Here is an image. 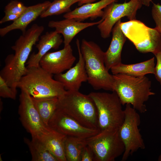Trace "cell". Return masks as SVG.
<instances>
[{
    "label": "cell",
    "mask_w": 161,
    "mask_h": 161,
    "mask_svg": "<svg viewBox=\"0 0 161 161\" xmlns=\"http://www.w3.org/2000/svg\"><path fill=\"white\" fill-rule=\"evenodd\" d=\"M18 113L20 121L32 137L41 139L50 134L53 129L46 125L36 108L31 96L21 90L19 95Z\"/></svg>",
    "instance_id": "cell-9"
},
{
    "label": "cell",
    "mask_w": 161,
    "mask_h": 161,
    "mask_svg": "<svg viewBox=\"0 0 161 161\" xmlns=\"http://www.w3.org/2000/svg\"><path fill=\"white\" fill-rule=\"evenodd\" d=\"M44 29L42 26L33 24L11 47L14 54L9 55L6 57L0 76L12 88L17 89L21 78L26 73L27 68L25 64L33 46L39 41Z\"/></svg>",
    "instance_id": "cell-1"
},
{
    "label": "cell",
    "mask_w": 161,
    "mask_h": 161,
    "mask_svg": "<svg viewBox=\"0 0 161 161\" xmlns=\"http://www.w3.org/2000/svg\"><path fill=\"white\" fill-rule=\"evenodd\" d=\"M66 137L54 130L49 134L40 140L58 161H66L65 150Z\"/></svg>",
    "instance_id": "cell-21"
},
{
    "label": "cell",
    "mask_w": 161,
    "mask_h": 161,
    "mask_svg": "<svg viewBox=\"0 0 161 161\" xmlns=\"http://www.w3.org/2000/svg\"><path fill=\"white\" fill-rule=\"evenodd\" d=\"M51 2L45 1L27 7L26 10L17 20L10 24L0 29V35L3 37L10 32L16 29L19 30L22 33H24L28 25L40 16L48 7Z\"/></svg>",
    "instance_id": "cell-16"
},
{
    "label": "cell",
    "mask_w": 161,
    "mask_h": 161,
    "mask_svg": "<svg viewBox=\"0 0 161 161\" xmlns=\"http://www.w3.org/2000/svg\"><path fill=\"white\" fill-rule=\"evenodd\" d=\"M81 161H94L93 152L91 148L86 145L82 152Z\"/></svg>",
    "instance_id": "cell-31"
},
{
    "label": "cell",
    "mask_w": 161,
    "mask_h": 161,
    "mask_svg": "<svg viewBox=\"0 0 161 161\" xmlns=\"http://www.w3.org/2000/svg\"><path fill=\"white\" fill-rule=\"evenodd\" d=\"M154 55L157 59V64L154 75L161 85V50Z\"/></svg>",
    "instance_id": "cell-30"
},
{
    "label": "cell",
    "mask_w": 161,
    "mask_h": 161,
    "mask_svg": "<svg viewBox=\"0 0 161 161\" xmlns=\"http://www.w3.org/2000/svg\"><path fill=\"white\" fill-rule=\"evenodd\" d=\"M152 18L155 24V28L161 35V4L154 3L151 9Z\"/></svg>",
    "instance_id": "cell-29"
},
{
    "label": "cell",
    "mask_w": 161,
    "mask_h": 161,
    "mask_svg": "<svg viewBox=\"0 0 161 161\" xmlns=\"http://www.w3.org/2000/svg\"><path fill=\"white\" fill-rule=\"evenodd\" d=\"M143 5L148 7L152 0H140Z\"/></svg>",
    "instance_id": "cell-34"
},
{
    "label": "cell",
    "mask_w": 161,
    "mask_h": 161,
    "mask_svg": "<svg viewBox=\"0 0 161 161\" xmlns=\"http://www.w3.org/2000/svg\"><path fill=\"white\" fill-rule=\"evenodd\" d=\"M31 97L42 120L46 125L48 126L49 120L57 109L58 97Z\"/></svg>",
    "instance_id": "cell-22"
},
{
    "label": "cell",
    "mask_w": 161,
    "mask_h": 161,
    "mask_svg": "<svg viewBox=\"0 0 161 161\" xmlns=\"http://www.w3.org/2000/svg\"><path fill=\"white\" fill-rule=\"evenodd\" d=\"M80 48L89 83L94 89L112 92L114 78L105 66L104 52L96 43L85 39L82 40Z\"/></svg>",
    "instance_id": "cell-4"
},
{
    "label": "cell",
    "mask_w": 161,
    "mask_h": 161,
    "mask_svg": "<svg viewBox=\"0 0 161 161\" xmlns=\"http://www.w3.org/2000/svg\"><path fill=\"white\" fill-rule=\"evenodd\" d=\"M119 129H105L85 139L86 144L93 152L94 161H114L123 155L125 147L120 136Z\"/></svg>",
    "instance_id": "cell-7"
},
{
    "label": "cell",
    "mask_w": 161,
    "mask_h": 161,
    "mask_svg": "<svg viewBox=\"0 0 161 161\" xmlns=\"http://www.w3.org/2000/svg\"><path fill=\"white\" fill-rule=\"evenodd\" d=\"M134 45L141 53L151 52L155 55L161 50V35L155 27L150 28L149 38Z\"/></svg>",
    "instance_id": "cell-25"
},
{
    "label": "cell",
    "mask_w": 161,
    "mask_h": 161,
    "mask_svg": "<svg viewBox=\"0 0 161 161\" xmlns=\"http://www.w3.org/2000/svg\"><path fill=\"white\" fill-rule=\"evenodd\" d=\"M124 121L119 129L120 136L125 150L121 160H126L130 155L145 146L138 128L140 123V115L137 110L129 104L126 105Z\"/></svg>",
    "instance_id": "cell-8"
},
{
    "label": "cell",
    "mask_w": 161,
    "mask_h": 161,
    "mask_svg": "<svg viewBox=\"0 0 161 161\" xmlns=\"http://www.w3.org/2000/svg\"><path fill=\"white\" fill-rule=\"evenodd\" d=\"M155 64L154 58L139 63L126 64L122 63L112 67L110 69L113 75L126 74L130 75L140 77L147 74H154Z\"/></svg>",
    "instance_id": "cell-19"
},
{
    "label": "cell",
    "mask_w": 161,
    "mask_h": 161,
    "mask_svg": "<svg viewBox=\"0 0 161 161\" xmlns=\"http://www.w3.org/2000/svg\"><path fill=\"white\" fill-rule=\"evenodd\" d=\"M24 141L29 149L32 161H58L40 140L32 137L25 138Z\"/></svg>",
    "instance_id": "cell-23"
},
{
    "label": "cell",
    "mask_w": 161,
    "mask_h": 161,
    "mask_svg": "<svg viewBox=\"0 0 161 161\" xmlns=\"http://www.w3.org/2000/svg\"><path fill=\"white\" fill-rule=\"evenodd\" d=\"M26 7L21 2L17 0H12L5 7V14H14L21 15L26 10Z\"/></svg>",
    "instance_id": "cell-27"
},
{
    "label": "cell",
    "mask_w": 161,
    "mask_h": 161,
    "mask_svg": "<svg viewBox=\"0 0 161 161\" xmlns=\"http://www.w3.org/2000/svg\"><path fill=\"white\" fill-rule=\"evenodd\" d=\"M142 5L140 0H130L122 3L114 2L107 5L103 9L102 21L97 25L101 37H109L113 27L122 18L126 17L129 21L136 19L137 12Z\"/></svg>",
    "instance_id": "cell-10"
},
{
    "label": "cell",
    "mask_w": 161,
    "mask_h": 161,
    "mask_svg": "<svg viewBox=\"0 0 161 161\" xmlns=\"http://www.w3.org/2000/svg\"><path fill=\"white\" fill-rule=\"evenodd\" d=\"M117 0H100L97 2L85 4L65 13L63 17L65 18H74L80 21L88 18L93 20L98 17L102 18L104 13L103 9Z\"/></svg>",
    "instance_id": "cell-18"
},
{
    "label": "cell",
    "mask_w": 161,
    "mask_h": 161,
    "mask_svg": "<svg viewBox=\"0 0 161 161\" xmlns=\"http://www.w3.org/2000/svg\"><path fill=\"white\" fill-rule=\"evenodd\" d=\"M102 20L95 22H83L74 18H66L59 21H51L48 26L55 29L57 32L62 34L64 37V46L69 44L74 37L79 32L88 27L97 25Z\"/></svg>",
    "instance_id": "cell-14"
},
{
    "label": "cell",
    "mask_w": 161,
    "mask_h": 161,
    "mask_svg": "<svg viewBox=\"0 0 161 161\" xmlns=\"http://www.w3.org/2000/svg\"><path fill=\"white\" fill-rule=\"evenodd\" d=\"M80 0H54L48 7L40 15L44 18L53 15H58L71 11V6Z\"/></svg>",
    "instance_id": "cell-26"
},
{
    "label": "cell",
    "mask_w": 161,
    "mask_h": 161,
    "mask_svg": "<svg viewBox=\"0 0 161 161\" xmlns=\"http://www.w3.org/2000/svg\"><path fill=\"white\" fill-rule=\"evenodd\" d=\"M113 75V91L116 93L122 105L130 104L140 113L145 112L147 109L145 103L150 96L155 94L151 91V82L148 78L124 74Z\"/></svg>",
    "instance_id": "cell-2"
},
{
    "label": "cell",
    "mask_w": 161,
    "mask_h": 161,
    "mask_svg": "<svg viewBox=\"0 0 161 161\" xmlns=\"http://www.w3.org/2000/svg\"><path fill=\"white\" fill-rule=\"evenodd\" d=\"M121 20H119L113 27L110 45L104 52L105 64L108 71L112 67L122 63L121 52L126 37L121 28Z\"/></svg>",
    "instance_id": "cell-15"
},
{
    "label": "cell",
    "mask_w": 161,
    "mask_h": 161,
    "mask_svg": "<svg viewBox=\"0 0 161 161\" xmlns=\"http://www.w3.org/2000/svg\"><path fill=\"white\" fill-rule=\"evenodd\" d=\"M63 42L61 35L55 30L46 32L41 36L36 47L38 52H33L30 56L26 64L27 67L39 66L40 61L45 54L52 49H58Z\"/></svg>",
    "instance_id": "cell-17"
},
{
    "label": "cell",
    "mask_w": 161,
    "mask_h": 161,
    "mask_svg": "<svg viewBox=\"0 0 161 161\" xmlns=\"http://www.w3.org/2000/svg\"><path fill=\"white\" fill-rule=\"evenodd\" d=\"M27 68V72L20 79L18 88L25 91L31 96L59 97L66 92L63 85L40 66Z\"/></svg>",
    "instance_id": "cell-5"
},
{
    "label": "cell",
    "mask_w": 161,
    "mask_h": 161,
    "mask_svg": "<svg viewBox=\"0 0 161 161\" xmlns=\"http://www.w3.org/2000/svg\"><path fill=\"white\" fill-rule=\"evenodd\" d=\"M97 0H80L78 3V5L80 6L85 4L94 2Z\"/></svg>",
    "instance_id": "cell-33"
},
{
    "label": "cell",
    "mask_w": 161,
    "mask_h": 161,
    "mask_svg": "<svg viewBox=\"0 0 161 161\" xmlns=\"http://www.w3.org/2000/svg\"><path fill=\"white\" fill-rule=\"evenodd\" d=\"M17 94V89L9 86L5 80L0 76V97L15 100L16 98Z\"/></svg>",
    "instance_id": "cell-28"
},
{
    "label": "cell",
    "mask_w": 161,
    "mask_h": 161,
    "mask_svg": "<svg viewBox=\"0 0 161 161\" xmlns=\"http://www.w3.org/2000/svg\"><path fill=\"white\" fill-rule=\"evenodd\" d=\"M121 28L126 38L134 45L143 42L150 38V28L136 19L120 24Z\"/></svg>",
    "instance_id": "cell-20"
},
{
    "label": "cell",
    "mask_w": 161,
    "mask_h": 161,
    "mask_svg": "<svg viewBox=\"0 0 161 161\" xmlns=\"http://www.w3.org/2000/svg\"><path fill=\"white\" fill-rule=\"evenodd\" d=\"M85 139L66 136L65 142V150L66 161H81L83 148L86 145Z\"/></svg>",
    "instance_id": "cell-24"
},
{
    "label": "cell",
    "mask_w": 161,
    "mask_h": 161,
    "mask_svg": "<svg viewBox=\"0 0 161 161\" xmlns=\"http://www.w3.org/2000/svg\"><path fill=\"white\" fill-rule=\"evenodd\" d=\"M57 109L85 127L99 129L97 110L93 100L88 95L83 94L79 91L66 90L58 97Z\"/></svg>",
    "instance_id": "cell-3"
},
{
    "label": "cell",
    "mask_w": 161,
    "mask_h": 161,
    "mask_svg": "<svg viewBox=\"0 0 161 161\" xmlns=\"http://www.w3.org/2000/svg\"><path fill=\"white\" fill-rule=\"evenodd\" d=\"M48 126L66 136L86 139L97 134L100 131L85 127L64 113L57 109L49 120Z\"/></svg>",
    "instance_id": "cell-11"
},
{
    "label": "cell",
    "mask_w": 161,
    "mask_h": 161,
    "mask_svg": "<svg viewBox=\"0 0 161 161\" xmlns=\"http://www.w3.org/2000/svg\"><path fill=\"white\" fill-rule=\"evenodd\" d=\"M76 60L69 44L60 50L47 52L41 59L39 65L48 72L56 75L72 67Z\"/></svg>",
    "instance_id": "cell-12"
},
{
    "label": "cell",
    "mask_w": 161,
    "mask_h": 161,
    "mask_svg": "<svg viewBox=\"0 0 161 161\" xmlns=\"http://www.w3.org/2000/svg\"><path fill=\"white\" fill-rule=\"evenodd\" d=\"M21 15L12 14H5L4 16L0 20V24H2L10 21L13 22L17 20Z\"/></svg>",
    "instance_id": "cell-32"
},
{
    "label": "cell",
    "mask_w": 161,
    "mask_h": 161,
    "mask_svg": "<svg viewBox=\"0 0 161 161\" xmlns=\"http://www.w3.org/2000/svg\"><path fill=\"white\" fill-rule=\"evenodd\" d=\"M88 95L93 100L97 110L100 131L119 128L124 121L125 114L116 93L114 91L111 93L92 92Z\"/></svg>",
    "instance_id": "cell-6"
},
{
    "label": "cell",
    "mask_w": 161,
    "mask_h": 161,
    "mask_svg": "<svg viewBox=\"0 0 161 161\" xmlns=\"http://www.w3.org/2000/svg\"><path fill=\"white\" fill-rule=\"evenodd\" d=\"M158 160V161H161V154H160V155L159 156Z\"/></svg>",
    "instance_id": "cell-35"
},
{
    "label": "cell",
    "mask_w": 161,
    "mask_h": 161,
    "mask_svg": "<svg viewBox=\"0 0 161 161\" xmlns=\"http://www.w3.org/2000/svg\"><path fill=\"white\" fill-rule=\"evenodd\" d=\"M76 44L79 59L76 65L64 73L55 75V79L61 83L67 91H79L82 83L87 81L88 76L85 61L81 52L80 41L77 39Z\"/></svg>",
    "instance_id": "cell-13"
}]
</instances>
